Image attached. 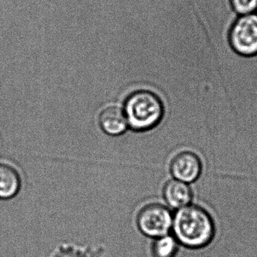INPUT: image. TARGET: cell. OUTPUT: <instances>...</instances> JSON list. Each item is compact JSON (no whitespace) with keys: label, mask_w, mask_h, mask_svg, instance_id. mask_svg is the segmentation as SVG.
I'll return each mask as SVG.
<instances>
[{"label":"cell","mask_w":257,"mask_h":257,"mask_svg":"<svg viewBox=\"0 0 257 257\" xmlns=\"http://www.w3.org/2000/svg\"><path fill=\"white\" fill-rule=\"evenodd\" d=\"M177 243L175 237L169 234L156 238L153 246L155 257H174L177 253Z\"/></svg>","instance_id":"cell-9"},{"label":"cell","mask_w":257,"mask_h":257,"mask_svg":"<svg viewBox=\"0 0 257 257\" xmlns=\"http://www.w3.org/2000/svg\"><path fill=\"white\" fill-rule=\"evenodd\" d=\"M164 197L168 205L180 209L189 205L192 199V192L188 183L180 180H170L164 189Z\"/></svg>","instance_id":"cell-7"},{"label":"cell","mask_w":257,"mask_h":257,"mask_svg":"<svg viewBox=\"0 0 257 257\" xmlns=\"http://www.w3.org/2000/svg\"><path fill=\"white\" fill-rule=\"evenodd\" d=\"M171 172L176 180L190 183L198 180L202 171L199 158L192 152H182L175 156L171 164Z\"/></svg>","instance_id":"cell-5"},{"label":"cell","mask_w":257,"mask_h":257,"mask_svg":"<svg viewBox=\"0 0 257 257\" xmlns=\"http://www.w3.org/2000/svg\"><path fill=\"white\" fill-rule=\"evenodd\" d=\"M124 111L132 130L147 132L161 122L165 109L162 100L156 94L143 90L127 97Z\"/></svg>","instance_id":"cell-2"},{"label":"cell","mask_w":257,"mask_h":257,"mask_svg":"<svg viewBox=\"0 0 257 257\" xmlns=\"http://www.w3.org/2000/svg\"><path fill=\"white\" fill-rule=\"evenodd\" d=\"M99 123L102 130L112 136L122 135L128 127L124 109L116 106L105 108L100 112Z\"/></svg>","instance_id":"cell-6"},{"label":"cell","mask_w":257,"mask_h":257,"mask_svg":"<svg viewBox=\"0 0 257 257\" xmlns=\"http://www.w3.org/2000/svg\"><path fill=\"white\" fill-rule=\"evenodd\" d=\"M172 229L177 242L192 249L207 246L215 234L211 216L204 209L194 205L178 209L173 218Z\"/></svg>","instance_id":"cell-1"},{"label":"cell","mask_w":257,"mask_h":257,"mask_svg":"<svg viewBox=\"0 0 257 257\" xmlns=\"http://www.w3.org/2000/svg\"><path fill=\"white\" fill-rule=\"evenodd\" d=\"M233 10L240 16L252 14L257 10V0H230Z\"/></svg>","instance_id":"cell-10"},{"label":"cell","mask_w":257,"mask_h":257,"mask_svg":"<svg viewBox=\"0 0 257 257\" xmlns=\"http://www.w3.org/2000/svg\"><path fill=\"white\" fill-rule=\"evenodd\" d=\"M173 218L171 211L165 206L150 204L141 209L137 222L143 234L158 238L167 235L172 229Z\"/></svg>","instance_id":"cell-4"},{"label":"cell","mask_w":257,"mask_h":257,"mask_svg":"<svg viewBox=\"0 0 257 257\" xmlns=\"http://www.w3.org/2000/svg\"><path fill=\"white\" fill-rule=\"evenodd\" d=\"M233 50L245 57L257 55V15L240 16L231 26L228 36Z\"/></svg>","instance_id":"cell-3"},{"label":"cell","mask_w":257,"mask_h":257,"mask_svg":"<svg viewBox=\"0 0 257 257\" xmlns=\"http://www.w3.org/2000/svg\"><path fill=\"white\" fill-rule=\"evenodd\" d=\"M21 186L22 180L17 170L7 164H0V198L10 199L16 196Z\"/></svg>","instance_id":"cell-8"}]
</instances>
